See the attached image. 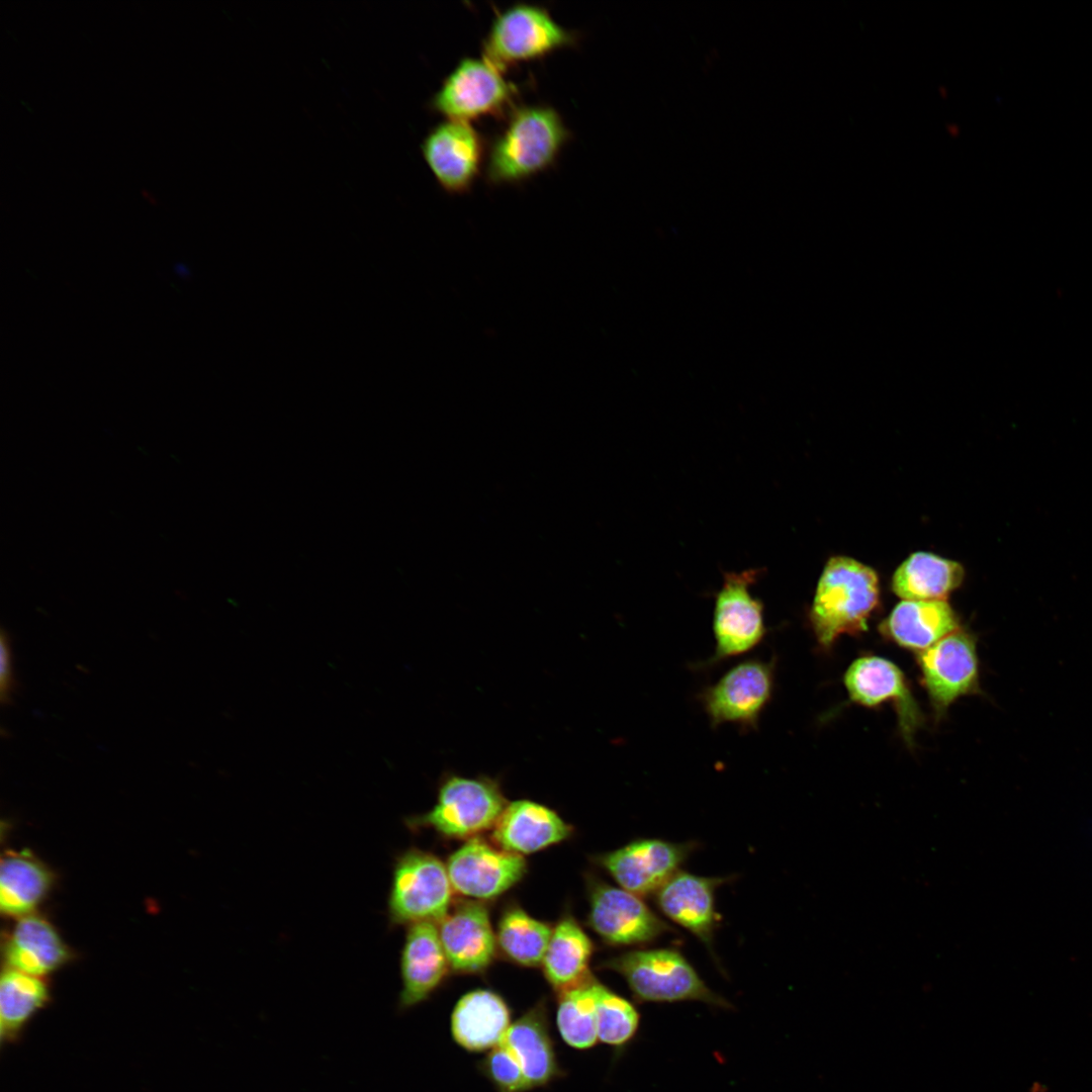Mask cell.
<instances>
[{
  "instance_id": "obj_11",
  "label": "cell",
  "mask_w": 1092,
  "mask_h": 1092,
  "mask_svg": "<svg viewBox=\"0 0 1092 1092\" xmlns=\"http://www.w3.org/2000/svg\"><path fill=\"white\" fill-rule=\"evenodd\" d=\"M918 663L937 715L959 698L980 692L976 638L961 628L919 652Z\"/></svg>"
},
{
  "instance_id": "obj_28",
  "label": "cell",
  "mask_w": 1092,
  "mask_h": 1092,
  "mask_svg": "<svg viewBox=\"0 0 1092 1092\" xmlns=\"http://www.w3.org/2000/svg\"><path fill=\"white\" fill-rule=\"evenodd\" d=\"M596 978L557 993V1026L563 1040L577 1050L593 1048L599 1037L596 1011Z\"/></svg>"
},
{
  "instance_id": "obj_16",
  "label": "cell",
  "mask_w": 1092,
  "mask_h": 1092,
  "mask_svg": "<svg viewBox=\"0 0 1092 1092\" xmlns=\"http://www.w3.org/2000/svg\"><path fill=\"white\" fill-rule=\"evenodd\" d=\"M450 969L479 974L491 964L497 948L489 913L477 900L458 903L437 923Z\"/></svg>"
},
{
  "instance_id": "obj_5",
  "label": "cell",
  "mask_w": 1092,
  "mask_h": 1092,
  "mask_svg": "<svg viewBox=\"0 0 1092 1092\" xmlns=\"http://www.w3.org/2000/svg\"><path fill=\"white\" fill-rule=\"evenodd\" d=\"M453 892L446 864L429 851L410 848L393 867L389 921L395 925L438 923L450 910Z\"/></svg>"
},
{
  "instance_id": "obj_26",
  "label": "cell",
  "mask_w": 1092,
  "mask_h": 1092,
  "mask_svg": "<svg viewBox=\"0 0 1092 1092\" xmlns=\"http://www.w3.org/2000/svg\"><path fill=\"white\" fill-rule=\"evenodd\" d=\"M963 578L964 568L959 562L919 551L896 569L892 589L903 600L945 601Z\"/></svg>"
},
{
  "instance_id": "obj_20",
  "label": "cell",
  "mask_w": 1092,
  "mask_h": 1092,
  "mask_svg": "<svg viewBox=\"0 0 1092 1092\" xmlns=\"http://www.w3.org/2000/svg\"><path fill=\"white\" fill-rule=\"evenodd\" d=\"M502 1043L515 1055L532 1089L547 1086L563 1075L544 999L511 1023Z\"/></svg>"
},
{
  "instance_id": "obj_9",
  "label": "cell",
  "mask_w": 1092,
  "mask_h": 1092,
  "mask_svg": "<svg viewBox=\"0 0 1092 1092\" xmlns=\"http://www.w3.org/2000/svg\"><path fill=\"white\" fill-rule=\"evenodd\" d=\"M514 92L502 70L484 56L464 58L443 81L431 106L448 119L468 122L502 111Z\"/></svg>"
},
{
  "instance_id": "obj_3",
  "label": "cell",
  "mask_w": 1092,
  "mask_h": 1092,
  "mask_svg": "<svg viewBox=\"0 0 1092 1092\" xmlns=\"http://www.w3.org/2000/svg\"><path fill=\"white\" fill-rule=\"evenodd\" d=\"M601 968L619 973L638 1003L696 1000L721 1008L731 1007L672 948L629 950L603 962Z\"/></svg>"
},
{
  "instance_id": "obj_19",
  "label": "cell",
  "mask_w": 1092,
  "mask_h": 1092,
  "mask_svg": "<svg viewBox=\"0 0 1092 1092\" xmlns=\"http://www.w3.org/2000/svg\"><path fill=\"white\" fill-rule=\"evenodd\" d=\"M573 828L554 810L531 800L508 803L492 828V842L523 855L567 839Z\"/></svg>"
},
{
  "instance_id": "obj_1",
  "label": "cell",
  "mask_w": 1092,
  "mask_h": 1092,
  "mask_svg": "<svg viewBox=\"0 0 1092 1092\" xmlns=\"http://www.w3.org/2000/svg\"><path fill=\"white\" fill-rule=\"evenodd\" d=\"M879 599V578L873 568L850 557H831L809 611L818 644L829 649L840 635L864 631Z\"/></svg>"
},
{
  "instance_id": "obj_13",
  "label": "cell",
  "mask_w": 1092,
  "mask_h": 1092,
  "mask_svg": "<svg viewBox=\"0 0 1092 1092\" xmlns=\"http://www.w3.org/2000/svg\"><path fill=\"white\" fill-rule=\"evenodd\" d=\"M695 847L694 842L637 839L596 859L621 888L643 897L655 894L675 875Z\"/></svg>"
},
{
  "instance_id": "obj_15",
  "label": "cell",
  "mask_w": 1092,
  "mask_h": 1092,
  "mask_svg": "<svg viewBox=\"0 0 1092 1092\" xmlns=\"http://www.w3.org/2000/svg\"><path fill=\"white\" fill-rule=\"evenodd\" d=\"M425 161L448 192L468 190L482 161L483 145L466 121L448 119L432 128L422 143Z\"/></svg>"
},
{
  "instance_id": "obj_22",
  "label": "cell",
  "mask_w": 1092,
  "mask_h": 1092,
  "mask_svg": "<svg viewBox=\"0 0 1092 1092\" xmlns=\"http://www.w3.org/2000/svg\"><path fill=\"white\" fill-rule=\"evenodd\" d=\"M958 629L959 618L946 601L903 600L881 626L896 644L918 653Z\"/></svg>"
},
{
  "instance_id": "obj_25",
  "label": "cell",
  "mask_w": 1092,
  "mask_h": 1092,
  "mask_svg": "<svg viewBox=\"0 0 1092 1092\" xmlns=\"http://www.w3.org/2000/svg\"><path fill=\"white\" fill-rule=\"evenodd\" d=\"M53 875L29 851H9L0 866V907L3 914L23 917L47 897Z\"/></svg>"
},
{
  "instance_id": "obj_10",
  "label": "cell",
  "mask_w": 1092,
  "mask_h": 1092,
  "mask_svg": "<svg viewBox=\"0 0 1092 1092\" xmlns=\"http://www.w3.org/2000/svg\"><path fill=\"white\" fill-rule=\"evenodd\" d=\"M588 892L587 923L610 945L644 944L673 930L639 896L621 887L592 879Z\"/></svg>"
},
{
  "instance_id": "obj_32",
  "label": "cell",
  "mask_w": 1092,
  "mask_h": 1092,
  "mask_svg": "<svg viewBox=\"0 0 1092 1092\" xmlns=\"http://www.w3.org/2000/svg\"><path fill=\"white\" fill-rule=\"evenodd\" d=\"M1 668H0V698L2 704L12 702V694L15 692V679L12 669V654L8 634L2 630L0 635Z\"/></svg>"
},
{
  "instance_id": "obj_18",
  "label": "cell",
  "mask_w": 1092,
  "mask_h": 1092,
  "mask_svg": "<svg viewBox=\"0 0 1092 1092\" xmlns=\"http://www.w3.org/2000/svg\"><path fill=\"white\" fill-rule=\"evenodd\" d=\"M678 871L654 895L659 910L712 950L718 923L715 892L726 881Z\"/></svg>"
},
{
  "instance_id": "obj_14",
  "label": "cell",
  "mask_w": 1092,
  "mask_h": 1092,
  "mask_svg": "<svg viewBox=\"0 0 1092 1092\" xmlns=\"http://www.w3.org/2000/svg\"><path fill=\"white\" fill-rule=\"evenodd\" d=\"M850 699L862 706L876 707L892 702L905 741L912 744L923 716L900 668L879 656H863L851 663L844 675Z\"/></svg>"
},
{
  "instance_id": "obj_12",
  "label": "cell",
  "mask_w": 1092,
  "mask_h": 1092,
  "mask_svg": "<svg viewBox=\"0 0 1092 1092\" xmlns=\"http://www.w3.org/2000/svg\"><path fill=\"white\" fill-rule=\"evenodd\" d=\"M453 891L473 900L498 897L522 880L523 855L509 852L480 837L469 838L446 862Z\"/></svg>"
},
{
  "instance_id": "obj_23",
  "label": "cell",
  "mask_w": 1092,
  "mask_h": 1092,
  "mask_svg": "<svg viewBox=\"0 0 1092 1092\" xmlns=\"http://www.w3.org/2000/svg\"><path fill=\"white\" fill-rule=\"evenodd\" d=\"M4 957L7 968L41 977L68 962L71 952L54 926L31 913L15 924L6 940Z\"/></svg>"
},
{
  "instance_id": "obj_17",
  "label": "cell",
  "mask_w": 1092,
  "mask_h": 1092,
  "mask_svg": "<svg viewBox=\"0 0 1092 1092\" xmlns=\"http://www.w3.org/2000/svg\"><path fill=\"white\" fill-rule=\"evenodd\" d=\"M450 970L437 923L408 925L400 958L402 988L399 1007L408 1009L427 1000Z\"/></svg>"
},
{
  "instance_id": "obj_6",
  "label": "cell",
  "mask_w": 1092,
  "mask_h": 1092,
  "mask_svg": "<svg viewBox=\"0 0 1092 1092\" xmlns=\"http://www.w3.org/2000/svg\"><path fill=\"white\" fill-rule=\"evenodd\" d=\"M575 40V35L558 24L546 8L519 3L495 16L484 40L483 56L504 70L541 59Z\"/></svg>"
},
{
  "instance_id": "obj_7",
  "label": "cell",
  "mask_w": 1092,
  "mask_h": 1092,
  "mask_svg": "<svg viewBox=\"0 0 1092 1092\" xmlns=\"http://www.w3.org/2000/svg\"><path fill=\"white\" fill-rule=\"evenodd\" d=\"M760 571L759 568H750L723 574L713 611L715 650L701 664L703 667L747 653L765 637L767 628L763 604L750 590Z\"/></svg>"
},
{
  "instance_id": "obj_29",
  "label": "cell",
  "mask_w": 1092,
  "mask_h": 1092,
  "mask_svg": "<svg viewBox=\"0 0 1092 1092\" xmlns=\"http://www.w3.org/2000/svg\"><path fill=\"white\" fill-rule=\"evenodd\" d=\"M40 977L7 968L0 982V1019L4 1032L19 1028L47 1001Z\"/></svg>"
},
{
  "instance_id": "obj_4",
  "label": "cell",
  "mask_w": 1092,
  "mask_h": 1092,
  "mask_svg": "<svg viewBox=\"0 0 1092 1092\" xmlns=\"http://www.w3.org/2000/svg\"><path fill=\"white\" fill-rule=\"evenodd\" d=\"M508 802L499 784L488 777H445L436 804L406 820L412 829L431 828L444 837L472 838L492 829Z\"/></svg>"
},
{
  "instance_id": "obj_8",
  "label": "cell",
  "mask_w": 1092,
  "mask_h": 1092,
  "mask_svg": "<svg viewBox=\"0 0 1092 1092\" xmlns=\"http://www.w3.org/2000/svg\"><path fill=\"white\" fill-rule=\"evenodd\" d=\"M776 662L750 658L727 670L715 684L706 687L698 699L711 726L736 724L743 731L757 729L760 715L775 689Z\"/></svg>"
},
{
  "instance_id": "obj_2",
  "label": "cell",
  "mask_w": 1092,
  "mask_h": 1092,
  "mask_svg": "<svg viewBox=\"0 0 1092 1092\" xmlns=\"http://www.w3.org/2000/svg\"><path fill=\"white\" fill-rule=\"evenodd\" d=\"M568 131L550 106L519 108L492 144L487 177L492 183H512L546 169L557 157Z\"/></svg>"
},
{
  "instance_id": "obj_30",
  "label": "cell",
  "mask_w": 1092,
  "mask_h": 1092,
  "mask_svg": "<svg viewBox=\"0 0 1092 1092\" xmlns=\"http://www.w3.org/2000/svg\"><path fill=\"white\" fill-rule=\"evenodd\" d=\"M595 994L599 1040L621 1050L636 1034L640 1016L631 1002L598 980L595 982Z\"/></svg>"
},
{
  "instance_id": "obj_24",
  "label": "cell",
  "mask_w": 1092,
  "mask_h": 1092,
  "mask_svg": "<svg viewBox=\"0 0 1092 1092\" xmlns=\"http://www.w3.org/2000/svg\"><path fill=\"white\" fill-rule=\"evenodd\" d=\"M594 944L570 914L553 927L541 966L556 993L581 984L593 976L588 970Z\"/></svg>"
},
{
  "instance_id": "obj_27",
  "label": "cell",
  "mask_w": 1092,
  "mask_h": 1092,
  "mask_svg": "<svg viewBox=\"0 0 1092 1092\" xmlns=\"http://www.w3.org/2000/svg\"><path fill=\"white\" fill-rule=\"evenodd\" d=\"M553 927L528 914L518 905H509L498 921L497 947L512 962L523 967L542 964Z\"/></svg>"
},
{
  "instance_id": "obj_21",
  "label": "cell",
  "mask_w": 1092,
  "mask_h": 1092,
  "mask_svg": "<svg viewBox=\"0 0 1092 1092\" xmlns=\"http://www.w3.org/2000/svg\"><path fill=\"white\" fill-rule=\"evenodd\" d=\"M507 1002L493 991L478 989L460 998L451 1016L453 1039L462 1049L479 1053L499 1044L511 1025Z\"/></svg>"
},
{
  "instance_id": "obj_31",
  "label": "cell",
  "mask_w": 1092,
  "mask_h": 1092,
  "mask_svg": "<svg viewBox=\"0 0 1092 1092\" xmlns=\"http://www.w3.org/2000/svg\"><path fill=\"white\" fill-rule=\"evenodd\" d=\"M478 1067L497 1092H527L532 1089L519 1061L502 1042L488 1051Z\"/></svg>"
}]
</instances>
